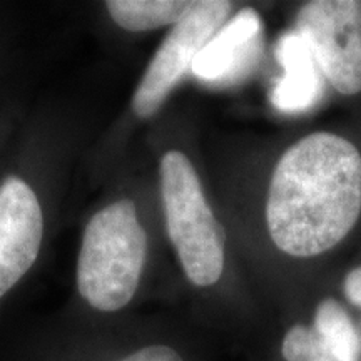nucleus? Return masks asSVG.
Wrapping results in <instances>:
<instances>
[{
	"label": "nucleus",
	"instance_id": "obj_1",
	"mask_svg": "<svg viewBox=\"0 0 361 361\" xmlns=\"http://www.w3.org/2000/svg\"><path fill=\"white\" fill-rule=\"evenodd\" d=\"M361 214V154L348 139L313 133L279 157L266 224L279 251L313 258L335 247Z\"/></svg>",
	"mask_w": 361,
	"mask_h": 361
},
{
	"label": "nucleus",
	"instance_id": "obj_2",
	"mask_svg": "<svg viewBox=\"0 0 361 361\" xmlns=\"http://www.w3.org/2000/svg\"><path fill=\"white\" fill-rule=\"evenodd\" d=\"M147 236L130 200L97 211L85 226L78 261V290L89 306L114 313L137 291L146 264Z\"/></svg>",
	"mask_w": 361,
	"mask_h": 361
},
{
	"label": "nucleus",
	"instance_id": "obj_3",
	"mask_svg": "<svg viewBox=\"0 0 361 361\" xmlns=\"http://www.w3.org/2000/svg\"><path fill=\"white\" fill-rule=\"evenodd\" d=\"M159 174L166 226L180 266L192 284L213 286L224 269L226 234L207 204L196 169L186 154L169 151Z\"/></svg>",
	"mask_w": 361,
	"mask_h": 361
},
{
	"label": "nucleus",
	"instance_id": "obj_4",
	"mask_svg": "<svg viewBox=\"0 0 361 361\" xmlns=\"http://www.w3.org/2000/svg\"><path fill=\"white\" fill-rule=\"evenodd\" d=\"M296 32L323 78L345 96L361 92V2L314 0L301 7Z\"/></svg>",
	"mask_w": 361,
	"mask_h": 361
},
{
	"label": "nucleus",
	"instance_id": "obj_5",
	"mask_svg": "<svg viewBox=\"0 0 361 361\" xmlns=\"http://www.w3.org/2000/svg\"><path fill=\"white\" fill-rule=\"evenodd\" d=\"M233 4L224 0L197 2L189 16L178 22L157 49L133 97V111L141 119L154 116L174 85L192 66L213 35L228 22Z\"/></svg>",
	"mask_w": 361,
	"mask_h": 361
},
{
	"label": "nucleus",
	"instance_id": "obj_6",
	"mask_svg": "<svg viewBox=\"0 0 361 361\" xmlns=\"http://www.w3.org/2000/svg\"><path fill=\"white\" fill-rule=\"evenodd\" d=\"M42 233L37 196L25 180L11 176L0 184V300L32 268Z\"/></svg>",
	"mask_w": 361,
	"mask_h": 361
},
{
	"label": "nucleus",
	"instance_id": "obj_7",
	"mask_svg": "<svg viewBox=\"0 0 361 361\" xmlns=\"http://www.w3.org/2000/svg\"><path fill=\"white\" fill-rule=\"evenodd\" d=\"M259 30L261 19L255 8L239 11L201 49L191 66L192 74L209 84H226L239 78L252 64Z\"/></svg>",
	"mask_w": 361,
	"mask_h": 361
},
{
	"label": "nucleus",
	"instance_id": "obj_8",
	"mask_svg": "<svg viewBox=\"0 0 361 361\" xmlns=\"http://www.w3.org/2000/svg\"><path fill=\"white\" fill-rule=\"evenodd\" d=\"M276 57L284 75L273 90V104L283 112L310 109L322 99L323 74L303 37L298 32L284 34Z\"/></svg>",
	"mask_w": 361,
	"mask_h": 361
},
{
	"label": "nucleus",
	"instance_id": "obj_9",
	"mask_svg": "<svg viewBox=\"0 0 361 361\" xmlns=\"http://www.w3.org/2000/svg\"><path fill=\"white\" fill-rule=\"evenodd\" d=\"M196 4L184 0H109L106 7L117 25L130 32H146L176 25L191 13Z\"/></svg>",
	"mask_w": 361,
	"mask_h": 361
},
{
	"label": "nucleus",
	"instance_id": "obj_10",
	"mask_svg": "<svg viewBox=\"0 0 361 361\" xmlns=\"http://www.w3.org/2000/svg\"><path fill=\"white\" fill-rule=\"evenodd\" d=\"M313 328L343 360L360 361V336L348 313L338 301L324 300L319 303Z\"/></svg>",
	"mask_w": 361,
	"mask_h": 361
},
{
	"label": "nucleus",
	"instance_id": "obj_11",
	"mask_svg": "<svg viewBox=\"0 0 361 361\" xmlns=\"http://www.w3.org/2000/svg\"><path fill=\"white\" fill-rule=\"evenodd\" d=\"M283 356L286 361H306L310 351V328L293 326L283 341Z\"/></svg>",
	"mask_w": 361,
	"mask_h": 361
},
{
	"label": "nucleus",
	"instance_id": "obj_12",
	"mask_svg": "<svg viewBox=\"0 0 361 361\" xmlns=\"http://www.w3.org/2000/svg\"><path fill=\"white\" fill-rule=\"evenodd\" d=\"M117 361H184L178 351L166 345H149Z\"/></svg>",
	"mask_w": 361,
	"mask_h": 361
},
{
	"label": "nucleus",
	"instance_id": "obj_13",
	"mask_svg": "<svg viewBox=\"0 0 361 361\" xmlns=\"http://www.w3.org/2000/svg\"><path fill=\"white\" fill-rule=\"evenodd\" d=\"M306 361H345L326 341L323 340L314 328H310V351Z\"/></svg>",
	"mask_w": 361,
	"mask_h": 361
},
{
	"label": "nucleus",
	"instance_id": "obj_14",
	"mask_svg": "<svg viewBox=\"0 0 361 361\" xmlns=\"http://www.w3.org/2000/svg\"><path fill=\"white\" fill-rule=\"evenodd\" d=\"M345 295L350 303L361 306V266L350 271L345 278Z\"/></svg>",
	"mask_w": 361,
	"mask_h": 361
}]
</instances>
